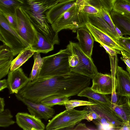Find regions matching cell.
I'll return each mask as SVG.
<instances>
[{
	"mask_svg": "<svg viewBox=\"0 0 130 130\" xmlns=\"http://www.w3.org/2000/svg\"><path fill=\"white\" fill-rule=\"evenodd\" d=\"M72 54L69 48L60 50L54 54L42 57L43 63L39 78L61 75L70 72L69 59Z\"/></svg>",
	"mask_w": 130,
	"mask_h": 130,
	"instance_id": "1",
	"label": "cell"
},
{
	"mask_svg": "<svg viewBox=\"0 0 130 130\" xmlns=\"http://www.w3.org/2000/svg\"><path fill=\"white\" fill-rule=\"evenodd\" d=\"M89 23L88 15L80 10L75 5L60 15L52 24V27L58 33L63 29H69L75 32Z\"/></svg>",
	"mask_w": 130,
	"mask_h": 130,
	"instance_id": "2",
	"label": "cell"
},
{
	"mask_svg": "<svg viewBox=\"0 0 130 130\" xmlns=\"http://www.w3.org/2000/svg\"><path fill=\"white\" fill-rule=\"evenodd\" d=\"M0 40L11 49L14 56L30 47L0 12Z\"/></svg>",
	"mask_w": 130,
	"mask_h": 130,
	"instance_id": "3",
	"label": "cell"
},
{
	"mask_svg": "<svg viewBox=\"0 0 130 130\" xmlns=\"http://www.w3.org/2000/svg\"><path fill=\"white\" fill-rule=\"evenodd\" d=\"M90 112L84 109H66L55 116L47 123L46 130L70 129L79 123Z\"/></svg>",
	"mask_w": 130,
	"mask_h": 130,
	"instance_id": "4",
	"label": "cell"
},
{
	"mask_svg": "<svg viewBox=\"0 0 130 130\" xmlns=\"http://www.w3.org/2000/svg\"><path fill=\"white\" fill-rule=\"evenodd\" d=\"M67 46L69 48L72 54L78 56L79 60L77 66L71 68V71L89 77L91 79L99 72L92 58L82 51L78 43L70 41Z\"/></svg>",
	"mask_w": 130,
	"mask_h": 130,
	"instance_id": "5",
	"label": "cell"
},
{
	"mask_svg": "<svg viewBox=\"0 0 130 130\" xmlns=\"http://www.w3.org/2000/svg\"><path fill=\"white\" fill-rule=\"evenodd\" d=\"M15 12L17 22L16 30L30 46L36 38V29L21 6L16 8Z\"/></svg>",
	"mask_w": 130,
	"mask_h": 130,
	"instance_id": "6",
	"label": "cell"
},
{
	"mask_svg": "<svg viewBox=\"0 0 130 130\" xmlns=\"http://www.w3.org/2000/svg\"><path fill=\"white\" fill-rule=\"evenodd\" d=\"M23 9L38 31L44 36L54 45L59 44L58 33L55 31L53 29L51 25L44 13H35L29 10Z\"/></svg>",
	"mask_w": 130,
	"mask_h": 130,
	"instance_id": "7",
	"label": "cell"
},
{
	"mask_svg": "<svg viewBox=\"0 0 130 130\" xmlns=\"http://www.w3.org/2000/svg\"><path fill=\"white\" fill-rule=\"evenodd\" d=\"M88 99L89 101L95 104L87 106L84 109L90 112L91 111L95 112L109 123L112 129L120 130L124 123L111 107L95 100Z\"/></svg>",
	"mask_w": 130,
	"mask_h": 130,
	"instance_id": "8",
	"label": "cell"
},
{
	"mask_svg": "<svg viewBox=\"0 0 130 130\" xmlns=\"http://www.w3.org/2000/svg\"><path fill=\"white\" fill-rule=\"evenodd\" d=\"M92 79V84L91 88L95 92L107 95L111 94L113 90L116 89L117 80L112 75L98 72Z\"/></svg>",
	"mask_w": 130,
	"mask_h": 130,
	"instance_id": "9",
	"label": "cell"
},
{
	"mask_svg": "<svg viewBox=\"0 0 130 130\" xmlns=\"http://www.w3.org/2000/svg\"><path fill=\"white\" fill-rule=\"evenodd\" d=\"M17 99L25 105L32 115L40 119L47 121L52 118L55 113L54 110L40 103H36L22 96L19 93L15 94Z\"/></svg>",
	"mask_w": 130,
	"mask_h": 130,
	"instance_id": "10",
	"label": "cell"
},
{
	"mask_svg": "<svg viewBox=\"0 0 130 130\" xmlns=\"http://www.w3.org/2000/svg\"><path fill=\"white\" fill-rule=\"evenodd\" d=\"M7 80L8 88L10 94L19 93L30 82L29 78L26 76L20 68L13 71H10Z\"/></svg>",
	"mask_w": 130,
	"mask_h": 130,
	"instance_id": "11",
	"label": "cell"
},
{
	"mask_svg": "<svg viewBox=\"0 0 130 130\" xmlns=\"http://www.w3.org/2000/svg\"><path fill=\"white\" fill-rule=\"evenodd\" d=\"M16 123L23 130H44V124L40 119L27 113L18 112L15 116Z\"/></svg>",
	"mask_w": 130,
	"mask_h": 130,
	"instance_id": "12",
	"label": "cell"
},
{
	"mask_svg": "<svg viewBox=\"0 0 130 130\" xmlns=\"http://www.w3.org/2000/svg\"><path fill=\"white\" fill-rule=\"evenodd\" d=\"M86 26L90 32L95 41L99 43H102L117 50L120 51L124 50L116 39L89 22L87 24Z\"/></svg>",
	"mask_w": 130,
	"mask_h": 130,
	"instance_id": "13",
	"label": "cell"
},
{
	"mask_svg": "<svg viewBox=\"0 0 130 130\" xmlns=\"http://www.w3.org/2000/svg\"><path fill=\"white\" fill-rule=\"evenodd\" d=\"M76 38L78 45L82 51L91 58L94 39L86 26L80 27L76 30Z\"/></svg>",
	"mask_w": 130,
	"mask_h": 130,
	"instance_id": "14",
	"label": "cell"
},
{
	"mask_svg": "<svg viewBox=\"0 0 130 130\" xmlns=\"http://www.w3.org/2000/svg\"><path fill=\"white\" fill-rule=\"evenodd\" d=\"M117 80L116 91L121 96L130 97V75L127 71L118 66L116 71Z\"/></svg>",
	"mask_w": 130,
	"mask_h": 130,
	"instance_id": "15",
	"label": "cell"
},
{
	"mask_svg": "<svg viewBox=\"0 0 130 130\" xmlns=\"http://www.w3.org/2000/svg\"><path fill=\"white\" fill-rule=\"evenodd\" d=\"M21 6L35 13H44L60 2V0H23Z\"/></svg>",
	"mask_w": 130,
	"mask_h": 130,
	"instance_id": "16",
	"label": "cell"
},
{
	"mask_svg": "<svg viewBox=\"0 0 130 130\" xmlns=\"http://www.w3.org/2000/svg\"><path fill=\"white\" fill-rule=\"evenodd\" d=\"M76 5L80 10L88 15L102 17L103 7L99 0H76Z\"/></svg>",
	"mask_w": 130,
	"mask_h": 130,
	"instance_id": "17",
	"label": "cell"
},
{
	"mask_svg": "<svg viewBox=\"0 0 130 130\" xmlns=\"http://www.w3.org/2000/svg\"><path fill=\"white\" fill-rule=\"evenodd\" d=\"M14 56L10 48L3 44L0 47V79L8 74Z\"/></svg>",
	"mask_w": 130,
	"mask_h": 130,
	"instance_id": "18",
	"label": "cell"
},
{
	"mask_svg": "<svg viewBox=\"0 0 130 130\" xmlns=\"http://www.w3.org/2000/svg\"><path fill=\"white\" fill-rule=\"evenodd\" d=\"M76 0H70L59 2L45 13L47 19L52 24L60 15L76 5Z\"/></svg>",
	"mask_w": 130,
	"mask_h": 130,
	"instance_id": "19",
	"label": "cell"
},
{
	"mask_svg": "<svg viewBox=\"0 0 130 130\" xmlns=\"http://www.w3.org/2000/svg\"><path fill=\"white\" fill-rule=\"evenodd\" d=\"M130 97L120 96L118 104L112 108L124 124L130 120Z\"/></svg>",
	"mask_w": 130,
	"mask_h": 130,
	"instance_id": "20",
	"label": "cell"
},
{
	"mask_svg": "<svg viewBox=\"0 0 130 130\" xmlns=\"http://www.w3.org/2000/svg\"><path fill=\"white\" fill-rule=\"evenodd\" d=\"M54 45L36 29V38L30 48L35 53H47L54 50Z\"/></svg>",
	"mask_w": 130,
	"mask_h": 130,
	"instance_id": "21",
	"label": "cell"
},
{
	"mask_svg": "<svg viewBox=\"0 0 130 130\" xmlns=\"http://www.w3.org/2000/svg\"><path fill=\"white\" fill-rule=\"evenodd\" d=\"M110 12L113 23L120 30L122 35L130 36V18L113 10Z\"/></svg>",
	"mask_w": 130,
	"mask_h": 130,
	"instance_id": "22",
	"label": "cell"
},
{
	"mask_svg": "<svg viewBox=\"0 0 130 130\" xmlns=\"http://www.w3.org/2000/svg\"><path fill=\"white\" fill-rule=\"evenodd\" d=\"M106 95L95 92L91 87H88L84 89L77 95L80 96L86 97L111 107V100Z\"/></svg>",
	"mask_w": 130,
	"mask_h": 130,
	"instance_id": "23",
	"label": "cell"
},
{
	"mask_svg": "<svg viewBox=\"0 0 130 130\" xmlns=\"http://www.w3.org/2000/svg\"><path fill=\"white\" fill-rule=\"evenodd\" d=\"M89 22L115 39H117L109 25L102 17L88 15Z\"/></svg>",
	"mask_w": 130,
	"mask_h": 130,
	"instance_id": "24",
	"label": "cell"
},
{
	"mask_svg": "<svg viewBox=\"0 0 130 130\" xmlns=\"http://www.w3.org/2000/svg\"><path fill=\"white\" fill-rule=\"evenodd\" d=\"M35 53L30 48V47L22 50L12 61L10 71H13L20 68Z\"/></svg>",
	"mask_w": 130,
	"mask_h": 130,
	"instance_id": "25",
	"label": "cell"
},
{
	"mask_svg": "<svg viewBox=\"0 0 130 130\" xmlns=\"http://www.w3.org/2000/svg\"><path fill=\"white\" fill-rule=\"evenodd\" d=\"M34 63L29 77L30 82L34 81L39 78L43 63L40 53L34 54Z\"/></svg>",
	"mask_w": 130,
	"mask_h": 130,
	"instance_id": "26",
	"label": "cell"
},
{
	"mask_svg": "<svg viewBox=\"0 0 130 130\" xmlns=\"http://www.w3.org/2000/svg\"><path fill=\"white\" fill-rule=\"evenodd\" d=\"M69 99V97L58 95H52L41 100L40 103L50 107L56 105H64L65 102Z\"/></svg>",
	"mask_w": 130,
	"mask_h": 130,
	"instance_id": "27",
	"label": "cell"
},
{
	"mask_svg": "<svg viewBox=\"0 0 130 130\" xmlns=\"http://www.w3.org/2000/svg\"><path fill=\"white\" fill-rule=\"evenodd\" d=\"M112 10L130 18V3L124 0H117Z\"/></svg>",
	"mask_w": 130,
	"mask_h": 130,
	"instance_id": "28",
	"label": "cell"
},
{
	"mask_svg": "<svg viewBox=\"0 0 130 130\" xmlns=\"http://www.w3.org/2000/svg\"><path fill=\"white\" fill-rule=\"evenodd\" d=\"M13 116L10 111L8 109L0 112V126L7 127L13 125L15 122L12 119Z\"/></svg>",
	"mask_w": 130,
	"mask_h": 130,
	"instance_id": "29",
	"label": "cell"
},
{
	"mask_svg": "<svg viewBox=\"0 0 130 130\" xmlns=\"http://www.w3.org/2000/svg\"><path fill=\"white\" fill-rule=\"evenodd\" d=\"M24 3L23 0H0V7L15 12V9Z\"/></svg>",
	"mask_w": 130,
	"mask_h": 130,
	"instance_id": "30",
	"label": "cell"
},
{
	"mask_svg": "<svg viewBox=\"0 0 130 130\" xmlns=\"http://www.w3.org/2000/svg\"><path fill=\"white\" fill-rule=\"evenodd\" d=\"M0 12H1L10 24L16 30L17 22L15 12H13L8 9L0 7Z\"/></svg>",
	"mask_w": 130,
	"mask_h": 130,
	"instance_id": "31",
	"label": "cell"
},
{
	"mask_svg": "<svg viewBox=\"0 0 130 130\" xmlns=\"http://www.w3.org/2000/svg\"><path fill=\"white\" fill-rule=\"evenodd\" d=\"M95 104L89 101L73 100H69L65 101L64 103V105L66 109L71 110L77 106L91 105Z\"/></svg>",
	"mask_w": 130,
	"mask_h": 130,
	"instance_id": "32",
	"label": "cell"
},
{
	"mask_svg": "<svg viewBox=\"0 0 130 130\" xmlns=\"http://www.w3.org/2000/svg\"><path fill=\"white\" fill-rule=\"evenodd\" d=\"M102 17L107 22L111 28L112 31L117 39L120 37L118 34L115 28V25L113 23L109 12L103 7L101 9Z\"/></svg>",
	"mask_w": 130,
	"mask_h": 130,
	"instance_id": "33",
	"label": "cell"
},
{
	"mask_svg": "<svg viewBox=\"0 0 130 130\" xmlns=\"http://www.w3.org/2000/svg\"><path fill=\"white\" fill-rule=\"evenodd\" d=\"M116 40L123 49L130 54V37L123 36Z\"/></svg>",
	"mask_w": 130,
	"mask_h": 130,
	"instance_id": "34",
	"label": "cell"
},
{
	"mask_svg": "<svg viewBox=\"0 0 130 130\" xmlns=\"http://www.w3.org/2000/svg\"><path fill=\"white\" fill-rule=\"evenodd\" d=\"M103 7L109 12L112 10L114 4L117 0H99Z\"/></svg>",
	"mask_w": 130,
	"mask_h": 130,
	"instance_id": "35",
	"label": "cell"
},
{
	"mask_svg": "<svg viewBox=\"0 0 130 130\" xmlns=\"http://www.w3.org/2000/svg\"><path fill=\"white\" fill-rule=\"evenodd\" d=\"M99 43L100 45L105 49L106 52L111 57L117 55V54H121L120 51L113 49L102 43Z\"/></svg>",
	"mask_w": 130,
	"mask_h": 130,
	"instance_id": "36",
	"label": "cell"
},
{
	"mask_svg": "<svg viewBox=\"0 0 130 130\" xmlns=\"http://www.w3.org/2000/svg\"><path fill=\"white\" fill-rule=\"evenodd\" d=\"M69 65L71 68L77 66L79 62V60L78 56L75 54H72L69 59Z\"/></svg>",
	"mask_w": 130,
	"mask_h": 130,
	"instance_id": "37",
	"label": "cell"
},
{
	"mask_svg": "<svg viewBox=\"0 0 130 130\" xmlns=\"http://www.w3.org/2000/svg\"><path fill=\"white\" fill-rule=\"evenodd\" d=\"M99 117V115L95 112L91 111L86 115L84 119L90 122L93 119L96 120Z\"/></svg>",
	"mask_w": 130,
	"mask_h": 130,
	"instance_id": "38",
	"label": "cell"
},
{
	"mask_svg": "<svg viewBox=\"0 0 130 130\" xmlns=\"http://www.w3.org/2000/svg\"><path fill=\"white\" fill-rule=\"evenodd\" d=\"M111 102L112 105H116L118 104L120 96L117 93L116 89L113 90L111 93Z\"/></svg>",
	"mask_w": 130,
	"mask_h": 130,
	"instance_id": "39",
	"label": "cell"
},
{
	"mask_svg": "<svg viewBox=\"0 0 130 130\" xmlns=\"http://www.w3.org/2000/svg\"><path fill=\"white\" fill-rule=\"evenodd\" d=\"M7 80L4 79L0 80V91H1L4 89L8 88Z\"/></svg>",
	"mask_w": 130,
	"mask_h": 130,
	"instance_id": "40",
	"label": "cell"
},
{
	"mask_svg": "<svg viewBox=\"0 0 130 130\" xmlns=\"http://www.w3.org/2000/svg\"><path fill=\"white\" fill-rule=\"evenodd\" d=\"M74 130H89L90 129L87 128L85 124L80 123L78 124L76 127L74 129Z\"/></svg>",
	"mask_w": 130,
	"mask_h": 130,
	"instance_id": "41",
	"label": "cell"
},
{
	"mask_svg": "<svg viewBox=\"0 0 130 130\" xmlns=\"http://www.w3.org/2000/svg\"><path fill=\"white\" fill-rule=\"evenodd\" d=\"M5 103L4 99L3 98H0V112L3 111L4 110Z\"/></svg>",
	"mask_w": 130,
	"mask_h": 130,
	"instance_id": "42",
	"label": "cell"
},
{
	"mask_svg": "<svg viewBox=\"0 0 130 130\" xmlns=\"http://www.w3.org/2000/svg\"><path fill=\"white\" fill-rule=\"evenodd\" d=\"M120 130H130V120L127 123L124 124Z\"/></svg>",
	"mask_w": 130,
	"mask_h": 130,
	"instance_id": "43",
	"label": "cell"
},
{
	"mask_svg": "<svg viewBox=\"0 0 130 130\" xmlns=\"http://www.w3.org/2000/svg\"><path fill=\"white\" fill-rule=\"evenodd\" d=\"M116 30L118 35L120 37H123V35L120 30L115 25Z\"/></svg>",
	"mask_w": 130,
	"mask_h": 130,
	"instance_id": "44",
	"label": "cell"
},
{
	"mask_svg": "<svg viewBox=\"0 0 130 130\" xmlns=\"http://www.w3.org/2000/svg\"><path fill=\"white\" fill-rule=\"evenodd\" d=\"M126 69L130 75V67L129 68L127 66H126Z\"/></svg>",
	"mask_w": 130,
	"mask_h": 130,
	"instance_id": "45",
	"label": "cell"
},
{
	"mask_svg": "<svg viewBox=\"0 0 130 130\" xmlns=\"http://www.w3.org/2000/svg\"><path fill=\"white\" fill-rule=\"evenodd\" d=\"M70 0H60L59 2H64L69 1Z\"/></svg>",
	"mask_w": 130,
	"mask_h": 130,
	"instance_id": "46",
	"label": "cell"
},
{
	"mask_svg": "<svg viewBox=\"0 0 130 130\" xmlns=\"http://www.w3.org/2000/svg\"><path fill=\"white\" fill-rule=\"evenodd\" d=\"M126 2H128V3H130V0H124Z\"/></svg>",
	"mask_w": 130,
	"mask_h": 130,
	"instance_id": "47",
	"label": "cell"
}]
</instances>
